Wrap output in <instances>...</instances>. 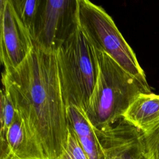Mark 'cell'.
<instances>
[{
	"mask_svg": "<svg viewBox=\"0 0 159 159\" xmlns=\"http://www.w3.org/2000/svg\"><path fill=\"white\" fill-rule=\"evenodd\" d=\"M1 81L3 89L45 158L57 159L66 148L68 124L56 49L34 43L17 67L2 73Z\"/></svg>",
	"mask_w": 159,
	"mask_h": 159,
	"instance_id": "obj_1",
	"label": "cell"
},
{
	"mask_svg": "<svg viewBox=\"0 0 159 159\" xmlns=\"http://www.w3.org/2000/svg\"><path fill=\"white\" fill-rule=\"evenodd\" d=\"M98 74L85 114L98 130L109 127L122 118L140 93H152L147 81L124 70L106 53L95 48Z\"/></svg>",
	"mask_w": 159,
	"mask_h": 159,
	"instance_id": "obj_2",
	"label": "cell"
},
{
	"mask_svg": "<svg viewBox=\"0 0 159 159\" xmlns=\"http://www.w3.org/2000/svg\"><path fill=\"white\" fill-rule=\"evenodd\" d=\"M61 89L66 106L86 110L98 74L95 48L78 17L67 37L56 48Z\"/></svg>",
	"mask_w": 159,
	"mask_h": 159,
	"instance_id": "obj_3",
	"label": "cell"
},
{
	"mask_svg": "<svg viewBox=\"0 0 159 159\" xmlns=\"http://www.w3.org/2000/svg\"><path fill=\"white\" fill-rule=\"evenodd\" d=\"M77 17L94 48L106 53L130 75L147 81L135 53L101 6L88 0H77Z\"/></svg>",
	"mask_w": 159,
	"mask_h": 159,
	"instance_id": "obj_4",
	"label": "cell"
},
{
	"mask_svg": "<svg viewBox=\"0 0 159 159\" xmlns=\"http://www.w3.org/2000/svg\"><path fill=\"white\" fill-rule=\"evenodd\" d=\"M0 58L3 71L9 72L25 59L34 42L11 0H0Z\"/></svg>",
	"mask_w": 159,
	"mask_h": 159,
	"instance_id": "obj_5",
	"label": "cell"
},
{
	"mask_svg": "<svg viewBox=\"0 0 159 159\" xmlns=\"http://www.w3.org/2000/svg\"><path fill=\"white\" fill-rule=\"evenodd\" d=\"M77 0H42L34 43L56 49L75 23Z\"/></svg>",
	"mask_w": 159,
	"mask_h": 159,
	"instance_id": "obj_6",
	"label": "cell"
},
{
	"mask_svg": "<svg viewBox=\"0 0 159 159\" xmlns=\"http://www.w3.org/2000/svg\"><path fill=\"white\" fill-rule=\"evenodd\" d=\"M94 130L104 159H147L143 132L123 118Z\"/></svg>",
	"mask_w": 159,
	"mask_h": 159,
	"instance_id": "obj_7",
	"label": "cell"
},
{
	"mask_svg": "<svg viewBox=\"0 0 159 159\" xmlns=\"http://www.w3.org/2000/svg\"><path fill=\"white\" fill-rule=\"evenodd\" d=\"M0 159H45L17 114L5 136L0 138Z\"/></svg>",
	"mask_w": 159,
	"mask_h": 159,
	"instance_id": "obj_8",
	"label": "cell"
},
{
	"mask_svg": "<svg viewBox=\"0 0 159 159\" xmlns=\"http://www.w3.org/2000/svg\"><path fill=\"white\" fill-rule=\"evenodd\" d=\"M122 118L145 132L159 120V94H139L123 114Z\"/></svg>",
	"mask_w": 159,
	"mask_h": 159,
	"instance_id": "obj_9",
	"label": "cell"
},
{
	"mask_svg": "<svg viewBox=\"0 0 159 159\" xmlns=\"http://www.w3.org/2000/svg\"><path fill=\"white\" fill-rule=\"evenodd\" d=\"M19 17L29 31L33 40L39 17L42 0H11Z\"/></svg>",
	"mask_w": 159,
	"mask_h": 159,
	"instance_id": "obj_10",
	"label": "cell"
},
{
	"mask_svg": "<svg viewBox=\"0 0 159 159\" xmlns=\"http://www.w3.org/2000/svg\"><path fill=\"white\" fill-rule=\"evenodd\" d=\"M17 114L15 107L9 97L2 89L1 91L0 99V138H3L14 121Z\"/></svg>",
	"mask_w": 159,
	"mask_h": 159,
	"instance_id": "obj_11",
	"label": "cell"
},
{
	"mask_svg": "<svg viewBox=\"0 0 159 159\" xmlns=\"http://www.w3.org/2000/svg\"><path fill=\"white\" fill-rule=\"evenodd\" d=\"M143 135L147 159H159V120L143 132Z\"/></svg>",
	"mask_w": 159,
	"mask_h": 159,
	"instance_id": "obj_12",
	"label": "cell"
},
{
	"mask_svg": "<svg viewBox=\"0 0 159 159\" xmlns=\"http://www.w3.org/2000/svg\"><path fill=\"white\" fill-rule=\"evenodd\" d=\"M57 159H88L76 134L69 126L66 148Z\"/></svg>",
	"mask_w": 159,
	"mask_h": 159,
	"instance_id": "obj_13",
	"label": "cell"
}]
</instances>
